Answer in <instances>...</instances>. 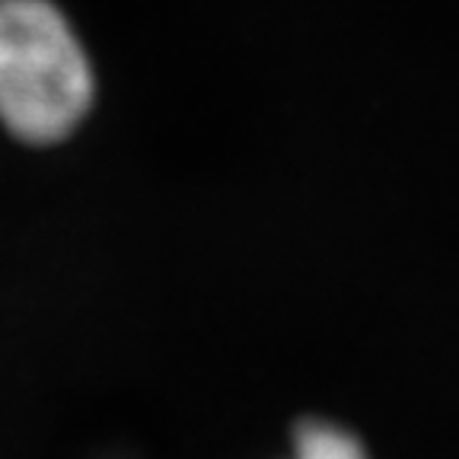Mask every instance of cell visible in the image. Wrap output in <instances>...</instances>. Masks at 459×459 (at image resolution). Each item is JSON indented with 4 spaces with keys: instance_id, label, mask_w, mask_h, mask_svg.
I'll return each instance as SVG.
<instances>
[{
    "instance_id": "7a4b0ae2",
    "label": "cell",
    "mask_w": 459,
    "mask_h": 459,
    "mask_svg": "<svg viewBox=\"0 0 459 459\" xmlns=\"http://www.w3.org/2000/svg\"><path fill=\"white\" fill-rule=\"evenodd\" d=\"M294 459H367V453L348 430L325 421H307L297 428Z\"/></svg>"
},
{
    "instance_id": "6da1fadb",
    "label": "cell",
    "mask_w": 459,
    "mask_h": 459,
    "mask_svg": "<svg viewBox=\"0 0 459 459\" xmlns=\"http://www.w3.org/2000/svg\"><path fill=\"white\" fill-rule=\"evenodd\" d=\"M93 106V67L51 0H0V125L29 143L67 137Z\"/></svg>"
}]
</instances>
